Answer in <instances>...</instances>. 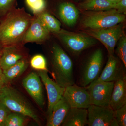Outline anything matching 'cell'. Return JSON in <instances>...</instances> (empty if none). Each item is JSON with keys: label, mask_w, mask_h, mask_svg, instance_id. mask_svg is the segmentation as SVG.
<instances>
[{"label": "cell", "mask_w": 126, "mask_h": 126, "mask_svg": "<svg viewBox=\"0 0 126 126\" xmlns=\"http://www.w3.org/2000/svg\"><path fill=\"white\" fill-rule=\"evenodd\" d=\"M33 17L24 7H15L1 17L0 46L4 47L23 45L24 36Z\"/></svg>", "instance_id": "obj_1"}, {"label": "cell", "mask_w": 126, "mask_h": 126, "mask_svg": "<svg viewBox=\"0 0 126 126\" xmlns=\"http://www.w3.org/2000/svg\"><path fill=\"white\" fill-rule=\"evenodd\" d=\"M52 64L55 82L63 88L74 84L72 60L60 46H53Z\"/></svg>", "instance_id": "obj_2"}, {"label": "cell", "mask_w": 126, "mask_h": 126, "mask_svg": "<svg viewBox=\"0 0 126 126\" xmlns=\"http://www.w3.org/2000/svg\"><path fill=\"white\" fill-rule=\"evenodd\" d=\"M0 101L12 112L20 113L39 124V118L31 105L15 89L5 84L0 91Z\"/></svg>", "instance_id": "obj_3"}, {"label": "cell", "mask_w": 126, "mask_h": 126, "mask_svg": "<svg viewBox=\"0 0 126 126\" xmlns=\"http://www.w3.org/2000/svg\"><path fill=\"white\" fill-rule=\"evenodd\" d=\"M125 15L118 13L115 9L94 11L86 16L82 21L85 28L99 29L115 26L125 20Z\"/></svg>", "instance_id": "obj_4"}, {"label": "cell", "mask_w": 126, "mask_h": 126, "mask_svg": "<svg viewBox=\"0 0 126 126\" xmlns=\"http://www.w3.org/2000/svg\"><path fill=\"white\" fill-rule=\"evenodd\" d=\"M87 33L90 36L100 41L104 46L108 55H113L115 47L123 33L122 23L115 26L99 29H89Z\"/></svg>", "instance_id": "obj_5"}, {"label": "cell", "mask_w": 126, "mask_h": 126, "mask_svg": "<svg viewBox=\"0 0 126 126\" xmlns=\"http://www.w3.org/2000/svg\"><path fill=\"white\" fill-rule=\"evenodd\" d=\"M55 34L62 40L68 49L76 54L92 47L97 43L96 39L91 36L64 30L61 29Z\"/></svg>", "instance_id": "obj_6"}, {"label": "cell", "mask_w": 126, "mask_h": 126, "mask_svg": "<svg viewBox=\"0 0 126 126\" xmlns=\"http://www.w3.org/2000/svg\"><path fill=\"white\" fill-rule=\"evenodd\" d=\"M87 125L89 126H118L114 110L109 106L91 104L87 108Z\"/></svg>", "instance_id": "obj_7"}, {"label": "cell", "mask_w": 126, "mask_h": 126, "mask_svg": "<svg viewBox=\"0 0 126 126\" xmlns=\"http://www.w3.org/2000/svg\"><path fill=\"white\" fill-rule=\"evenodd\" d=\"M114 82L93 81L87 87L91 104L109 106Z\"/></svg>", "instance_id": "obj_8"}, {"label": "cell", "mask_w": 126, "mask_h": 126, "mask_svg": "<svg viewBox=\"0 0 126 126\" xmlns=\"http://www.w3.org/2000/svg\"><path fill=\"white\" fill-rule=\"evenodd\" d=\"M103 54L101 49H97L89 57L81 74L80 84L86 87L99 77L101 70Z\"/></svg>", "instance_id": "obj_9"}, {"label": "cell", "mask_w": 126, "mask_h": 126, "mask_svg": "<svg viewBox=\"0 0 126 126\" xmlns=\"http://www.w3.org/2000/svg\"><path fill=\"white\" fill-rule=\"evenodd\" d=\"M63 96L71 108L87 109L91 105L90 96L86 87L75 84L67 86Z\"/></svg>", "instance_id": "obj_10"}, {"label": "cell", "mask_w": 126, "mask_h": 126, "mask_svg": "<svg viewBox=\"0 0 126 126\" xmlns=\"http://www.w3.org/2000/svg\"><path fill=\"white\" fill-rule=\"evenodd\" d=\"M39 71L38 74L47 90L48 101L47 110L48 116L51 113L55 104L63 96L65 88L59 86L51 79L48 75V71Z\"/></svg>", "instance_id": "obj_11"}, {"label": "cell", "mask_w": 126, "mask_h": 126, "mask_svg": "<svg viewBox=\"0 0 126 126\" xmlns=\"http://www.w3.org/2000/svg\"><path fill=\"white\" fill-rule=\"evenodd\" d=\"M22 84L30 96L41 108L45 104L42 84L40 77L35 72H32L22 81Z\"/></svg>", "instance_id": "obj_12"}, {"label": "cell", "mask_w": 126, "mask_h": 126, "mask_svg": "<svg viewBox=\"0 0 126 126\" xmlns=\"http://www.w3.org/2000/svg\"><path fill=\"white\" fill-rule=\"evenodd\" d=\"M50 31L41 22L38 16H34L33 20L25 34L23 44L27 43H41L49 38Z\"/></svg>", "instance_id": "obj_13"}, {"label": "cell", "mask_w": 126, "mask_h": 126, "mask_svg": "<svg viewBox=\"0 0 126 126\" xmlns=\"http://www.w3.org/2000/svg\"><path fill=\"white\" fill-rule=\"evenodd\" d=\"M126 77L119 61L114 55H108V60L104 69L98 78L94 81L111 82Z\"/></svg>", "instance_id": "obj_14"}, {"label": "cell", "mask_w": 126, "mask_h": 126, "mask_svg": "<svg viewBox=\"0 0 126 126\" xmlns=\"http://www.w3.org/2000/svg\"><path fill=\"white\" fill-rule=\"evenodd\" d=\"M23 45L3 47L0 56V64L2 71L10 67L21 59L26 58Z\"/></svg>", "instance_id": "obj_15"}, {"label": "cell", "mask_w": 126, "mask_h": 126, "mask_svg": "<svg viewBox=\"0 0 126 126\" xmlns=\"http://www.w3.org/2000/svg\"><path fill=\"white\" fill-rule=\"evenodd\" d=\"M126 104V77L114 82L109 106L113 110Z\"/></svg>", "instance_id": "obj_16"}, {"label": "cell", "mask_w": 126, "mask_h": 126, "mask_svg": "<svg viewBox=\"0 0 126 126\" xmlns=\"http://www.w3.org/2000/svg\"><path fill=\"white\" fill-rule=\"evenodd\" d=\"M70 108L69 104L63 96L53 108L51 113L48 116L46 126H60Z\"/></svg>", "instance_id": "obj_17"}, {"label": "cell", "mask_w": 126, "mask_h": 126, "mask_svg": "<svg viewBox=\"0 0 126 126\" xmlns=\"http://www.w3.org/2000/svg\"><path fill=\"white\" fill-rule=\"evenodd\" d=\"M87 109L70 107L62 123L63 126H84L87 124Z\"/></svg>", "instance_id": "obj_18"}, {"label": "cell", "mask_w": 126, "mask_h": 126, "mask_svg": "<svg viewBox=\"0 0 126 126\" xmlns=\"http://www.w3.org/2000/svg\"><path fill=\"white\" fill-rule=\"evenodd\" d=\"M79 11L73 4L69 2H61L59 6V14L63 22L69 26L74 25L79 16Z\"/></svg>", "instance_id": "obj_19"}, {"label": "cell", "mask_w": 126, "mask_h": 126, "mask_svg": "<svg viewBox=\"0 0 126 126\" xmlns=\"http://www.w3.org/2000/svg\"><path fill=\"white\" fill-rule=\"evenodd\" d=\"M29 62L27 58L21 59L15 64L3 71V80L5 84L20 76L27 69Z\"/></svg>", "instance_id": "obj_20"}, {"label": "cell", "mask_w": 126, "mask_h": 126, "mask_svg": "<svg viewBox=\"0 0 126 126\" xmlns=\"http://www.w3.org/2000/svg\"><path fill=\"white\" fill-rule=\"evenodd\" d=\"M115 4L110 3L107 0H86L80 3L79 7L84 11H102L113 9Z\"/></svg>", "instance_id": "obj_21"}, {"label": "cell", "mask_w": 126, "mask_h": 126, "mask_svg": "<svg viewBox=\"0 0 126 126\" xmlns=\"http://www.w3.org/2000/svg\"><path fill=\"white\" fill-rule=\"evenodd\" d=\"M35 15L38 16L41 22L50 32L55 33L61 30V24L53 16L48 12L44 11Z\"/></svg>", "instance_id": "obj_22"}, {"label": "cell", "mask_w": 126, "mask_h": 126, "mask_svg": "<svg viewBox=\"0 0 126 126\" xmlns=\"http://www.w3.org/2000/svg\"><path fill=\"white\" fill-rule=\"evenodd\" d=\"M24 115L13 112L9 114L7 117L5 126H23L26 122Z\"/></svg>", "instance_id": "obj_23"}, {"label": "cell", "mask_w": 126, "mask_h": 126, "mask_svg": "<svg viewBox=\"0 0 126 126\" xmlns=\"http://www.w3.org/2000/svg\"><path fill=\"white\" fill-rule=\"evenodd\" d=\"M30 64L35 70L48 72L46 60L42 55L36 54L33 56L30 61Z\"/></svg>", "instance_id": "obj_24"}, {"label": "cell", "mask_w": 126, "mask_h": 126, "mask_svg": "<svg viewBox=\"0 0 126 126\" xmlns=\"http://www.w3.org/2000/svg\"><path fill=\"white\" fill-rule=\"evenodd\" d=\"M116 53L126 68V37L124 32L118 41Z\"/></svg>", "instance_id": "obj_25"}, {"label": "cell", "mask_w": 126, "mask_h": 126, "mask_svg": "<svg viewBox=\"0 0 126 126\" xmlns=\"http://www.w3.org/2000/svg\"><path fill=\"white\" fill-rule=\"evenodd\" d=\"M26 4L34 15L45 10L46 2L45 0H25Z\"/></svg>", "instance_id": "obj_26"}, {"label": "cell", "mask_w": 126, "mask_h": 126, "mask_svg": "<svg viewBox=\"0 0 126 126\" xmlns=\"http://www.w3.org/2000/svg\"><path fill=\"white\" fill-rule=\"evenodd\" d=\"M17 0H0V17L15 8Z\"/></svg>", "instance_id": "obj_27"}, {"label": "cell", "mask_w": 126, "mask_h": 126, "mask_svg": "<svg viewBox=\"0 0 126 126\" xmlns=\"http://www.w3.org/2000/svg\"><path fill=\"white\" fill-rule=\"evenodd\" d=\"M114 115L118 126H126V104L114 110Z\"/></svg>", "instance_id": "obj_28"}, {"label": "cell", "mask_w": 126, "mask_h": 126, "mask_svg": "<svg viewBox=\"0 0 126 126\" xmlns=\"http://www.w3.org/2000/svg\"><path fill=\"white\" fill-rule=\"evenodd\" d=\"M11 111L0 101V126H5L6 121Z\"/></svg>", "instance_id": "obj_29"}, {"label": "cell", "mask_w": 126, "mask_h": 126, "mask_svg": "<svg viewBox=\"0 0 126 126\" xmlns=\"http://www.w3.org/2000/svg\"><path fill=\"white\" fill-rule=\"evenodd\" d=\"M113 9L120 14H125L126 11V0H121L115 4Z\"/></svg>", "instance_id": "obj_30"}, {"label": "cell", "mask_w": 126, "mask_h": 126, "mask_svg": "<svg viewBox=\"0 0 126 126\" xmlns=\"http://www.w3.org/2000/svg\"><path fill=\"white\" fill-rule=\"evenodd\" d=\"M5 85V84L4 82L0 78V91H1L2 87H4Z\"/></svg>", "instance_id": "obj_31"}, {"label": "cell", "mask_w": 126, "mask_h": 126, "mask_svg": "<svg viewBox=\"0 0 126 126\" xmlns=\"http://www.w3.org/2000/svg\"><path fill=\"white\" fill-rule=\"evenodd\" d=\"M107 0L109 2H110V3L115 4L119 2V1H120L121 0Z\"/></svg>", "instance_id": "obj_32"}, {"label": "cell", "mask_w": 126, "mask_h": 126, "mask_svg": "<svg viewBox=\"0 0 126 126\" xmlns=\"http://www.w3.org/2000/svg\"><path fill=\"white\" fill-rule=\"evenodd\" d=\"M0 78L1 79L3 80V71L2 68H1V66L0 64Z\"/></svg>", "instance_id": "obj_33"}, {"label": "cell", "mask_w": 126, "mask_h": 126, "mask_svg": "<svg viewBox=\"0 0 126 126\" xmlns=\"http://www.w3.org/2000/svg\"><path fill=\"white\" fill-rule=\"evenodd\" d=\"M3 47L0 46V56L1 55V52H2V50Z\"/></svg>", "instance_id": "obj_34"}]
</instances>
